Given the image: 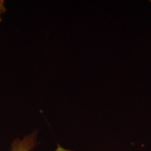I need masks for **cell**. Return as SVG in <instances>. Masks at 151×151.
Returning <instances> with one entry per match:
<instances>
[{
	"label": "cell",
	"instance_id": "cell-2",
	"mask_svg": "<svg viewBox=\"0 0 151 151\" xmlns=\"http://www.w3.org/2000/svg\"><path fill=\"white\" fill-rule=\"evenodd\" d=\"M6 11L5 6V1L4 0H0V22L1 21V16Z\"/></svg>",
	"mask_w": 151,
	"mask_h": 151
},
{
	"label": "cell",
	"instance_id": "cell-3",
	"mask_svg": "<svg viewBox=\"0 0 151 151\" xmlns=\"http://www.w3.org/2000/svg\"><path fill=\"white\" fill-rule=\"evenodd\" d=\"M150 2H151V1H150Z\"/></svg>",
	"mask_w": 151,
	"mask_h": 151
},
{
	"label": "cell",
	"instance_id": "cell-1",
	"mask_svg": "<svg viewBox=\"0 0 151 151\" xmlns=\"http://www.w3.org/2000/svg\"><path fill=\"white\" fill-rule=\"evenodd\" d=\"M37 145V132H32L22 140L17 139L13 142L10 151H29Z\"/></svg>",
	"mask_w": 151,
	"mask_h": 151
}]
</instances>
